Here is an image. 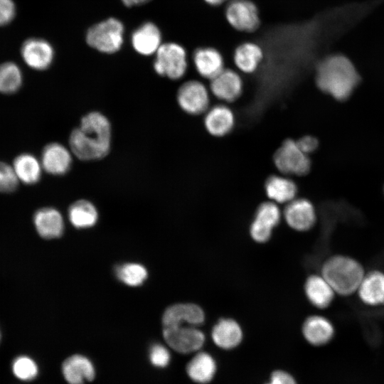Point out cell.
I'll return each instance as SVG.
<instances>
[{
  "label": "cell",
  "instance_id": "cell-1",
  "mask_svg": "<svg viewBox=\"0 0 384 384\" xmlns=\"http://www.w3.org/2000/svg\"><path fill=\"white\" fill-rule=\"evenodd\" d=\"M111 144V123L99 111H91L82 116L68 138V147L73 156L84 161L105 158L110 153Z\"/></svg>",
  "mask_w": 384,
  "mask_h": 384
},
{
  "label": "cell",
  "instance_id": "cell-2",
  "mask_svg": "<svg viewBox=\"0 0 384 384\" xmlns=\"http://www.w3.org/2000/svg\"><path fill=\"white\" fill-rule=\"evenodd\" d=\"M360 79L353 63L341 54L326 58L316 70L317 86L339 101L346 100L351 95Z\"/></svg>",
  "mask_w": 384,
  "mask_h": 384
},
{
  "label": "cell",
  "instance_id": "cell-3",
  "mask_svg": "<svg viewBox=\"0 0 384 384\" xmlns=\"http://www.w3.org/2000/svg\"><path fill=\"white\" fill-rule=\"evenodd\" d=\"M365 271L356 260L337 255L328 258L322 265L321 275L336 294L349 296L357 291Z\"/></svg>",
  "mask_w": 384,
  "mask_h": 384
},
{
  "label": "cell",
  "instance_id": "cell-4",
  "mask_svg": "<svg viewBox=\"0 0 384 384\" xmlns=\"http://www.w3.org/2000/svg\"><path fill=\"white\" fill-rule=\"evenodd\" d=\"M124 27L115 18H109L92 26L87 31L85 40L88 46L104 53L117 52L124 41Z\"/></svg>",
  "mask_w": 384,
  "mask_h": 384
},
{
  "label": "cell",
  "instance_id": "cell-5",
  "mask_svg": "<svg viewBox=\"0 0 384 384\" xmlns=\"http://www.w3.org/2000/svg\"><path fill=\"white\" fill-rule=\"evenodd\" d=\"M188 67L185 48L174 42L162 43L156 53L153 68L156 74L171 80H178Z\"/></svg>",
  "mask_w": 384,
  "mask_h": 384
},
{
  "label": "cell",
  "instance_id": "cell-6",
  "mask_svg": "<svg viewBox=\"0 0 384 384\" xmlns=\"http://www.w3.org/2000/svg\"><path fill=\"white\" fill-rule=\"evenodd\" d=\"M163 336L169 347L185 354L199 351L206 341L204 333L198 326L188 324L163 327Z\"/></svg>",
  "mask_w": 384,
  "mask_h": 384
},
{
  "label": "cell",
  "instance_id": "cell-7",
  "mask_svg": "<svg viewBox=\"0 0 384 384\" xmlns=\"http://www.w3.org/2000/svg\"><path fill=\"white\" fill-rule=\"evenodd\" d=\"M274 161L278 170L287 175L302 176L307 174L311 167L308 155L292 139L283 142L276 151Z\"/></svg>",
  "mask_w": 384,
  "mask_h": 384
},
{
  "label": "cell",
  "instance_id": "cell-8",
  "mask_svg": "<svg viewBox=\"0 0 384 384\" xmlns=\"http://www.w3.org/2000/svg\"><path fill=\"white\" fill-rule=\"evenodd\" d=\"M281 216L280 209L276 203L267 201L260 204L250 227L252 239L258 243L270 240L273 229L280 222Z\"/></svg>",
  "mask_w": 384,
  "mask_h": 384
},
{
  "label": "cell",
  "instance_id": "cell-9",
  "mask_svg": "<svg viewBox=\"0 0 384 384\" xmlns=\"http://www.w3.org/2000/svg\"><path fill=\"white\" fill-rule=\"evenodd\" d=\"M179 107L190 114H200L208 109L210 97L206 87L197 80L184 82L176 95Z\"/></svg>",
  "mask_w": 384,
  "mask_h": 384
},
{
  "label": "cell",
  "instance_id": "cell-10",
  "mask_svg": "<svg viewBox=\"0 0 384 384\" xmlns=\"http://www.w3.org/2000/svg\"><path fill=\"white\" fill-rule=\"evenodd\" d=\"M225 17L229 24L240 31H253L260 23L258 10L249 0L230 1L225 9Z\"/></svg>",
  "mask_w": 384,
  "mask_h": 384
},
{
  "label": "cell",
  "instance_id": "cell-11",
  "mask_svg": "<svg viewBox=\"0 0 384 384\" xmlns=\"http://www.w3.org/2000/svg\"><path fill=\"white\" fill-rule=\"evenodd\" d=\"M283 215L287 224L299 232L309 230L316 222L314 206L306 198H294L287 203Z\"/></svg>",
  "mask_w": 384,
  "mask_h": 384
},
{
  "label": "cell",
  "instance_id": "cell-12",
  "mask_svg": "<svg viewBox=\"0 0 384 384\" xmlns=\"http://www.w3.org/2000/svg\"><path fill=\"white\" fill-rule=\"evenodd\" d=\"M73 156L69 147L58 142H52L43 148L41 162L46 173L62 176L70 171Z\"/></svg>",
  "mask_w": 384,
  "mask_h": 384
},
{
  "label": "cell",
  "instance_id": "cell-13",
  "mask_svg": "<svg viewBox=\"0 0 384 384\" xmlns=\"http://www.w3.org/2000/svg\"><path fill=\"white\" fill-rule=\"evenodd\" d=\"M21 56L28 66L36 70L50 67L54 58V49L46 40L31 38L26 40L21 48Z\"/></svg>",
  "mask_w": 384,
  "mask_h": 384
},
{
  "label": "cell",
  "instance_id": "cell-14",
  "mask_svg": "<svg viewBox=\"0 0 384 384\" xmlns=\"http://www.w3.org/2000/svg\"><path fill=\"white\" fill-rule=\"evenodd\" d=\"M206 319L203 309L193 303H178L169 306L162 316L163 327L179 324L198 326Z\"/></svg>",
  "mask_w": 384,
  "mask_h": 384
},
{
  "label": "cell",
  "instance_id": "cell-15",
  "mask_svg": "<svg viewBox=\"0 0 384 384\" xmlns=\"http://www.w3.org/2000/svg\"><path fill=\"white\" fill-rule=\"evenodd\" d=\"M62 374L68 384H85L92 380L96 369L87 356L75 353L67 357L61 366Z\"/></svg>",
  "mask_w": 384,
  "mask_h": 384
},
{
  "label": "cell",
  "instance_id": "cell-16",
  "mask_svg": "<svg viewBox=\"0 0 384 384\" xmlns=\"http://www.w3.org/2000/svg\"><path fill=\"white\" fill-rule=\"evenodd\" d=\"M210 89L216 98L230 102L240 95L242 90V80L234 70L224 69L210 80Z\"/></svg>",
  "mask_w": 384,
  "mask_h": 384
},
{
  "label": "cell",
  "instance_id": "cell-17",
  "mask_svg": "<svg viewBox=\"0 0 384 384\" xmlns=\"http://www.w3.org/2000/svg\"><path fill=\"white\" fill-rule=\"evenodd\" d=\"M302 331L305 340L314 346L327 344L335 334V329L331 321L321 315L307 317L303 323Z\"/></svg>",
  "mask_w": 384,
  "mask_h": 384
},
{
  "label": "cell",
  "instance_id": "cell-18",
  "mask_svg": "<svg viewBox=\"0 0 384 384\" xmlns=\"http://www.w3.org/2000/svg\"><path fill=\"white\" fill-rule=\"evenodd\" d=\"M133 48L144 56L155 54L161 43L159 28L152 22H145L134 31L131 36Z\"/></svg>",
  "mask_w": 384,
  "mask_h": 384
},
{
  "label": "cell",
  "instance_id": "cell-19",
  "mask_svg": "<svg viewBox=\"0 0 384 384\" xmlns=\"http://www.w3.org/2000/svg\"><path fill=\"white\" fill-rule=\"evenodd\" d=\"M242 337L240 325L231 318L219 319L211 330V338L214 343L225 350L236 348L242 342Z\"/></svg>",
  "mask_w": 384,
  "mask_h": 384
},
{
  "label": "cell",
  "instance_id": "cell-20",
  "mask_svg": "<svg viewBox=\"0 0 384 384\" xmlns=\"http://www.w3.org/2000/svg\"><path fill=\"white\" fill-rule=\"evenodd\" d=\"M360 300L366 305L378 306L384 304V272L373 270L365 274L356 291Z\"/></svg>",
  "mask_w": 384,
  "mask_h": 384
},
{
  "label": "cell",
  "instance_id": "cell-21",
  "mask_svg": "<svg viewBox=\"0 0 384 384\" xmlns=\"http://www.w3.org/2000/svg\"><path fill=\"white\" fill-rule=\"evenodd\" d=\"M304 292L309 302L316 308L329 307L334 299L336 292L321 274L309 276L304 283Z\"/></svg>",
  "mask_w": 384,
  "mask_h": 384
},
{
  "label": "cell",
  "instance_id": "cell-22",
  "mask_svg": "<svg viewBox=\"0 0 384 384\" xmlns=\"http://www.w3.org/2000/svg\"><path fill=\"white\" fill-rule=\"evenodd\" d=\"M193 63L198 74L212 80L224 70V60L220 53L210 47L197 49L193 56Z\"/></svg>",
  "mask_w": 384,
  "mask_h": 384
},
{
  "label": "cell",
  "instance_id": "cell-23",
  "mask_svg": "<svg viewBox=\"0 0 384 384\" xmlns=\"http://www.w3.org/2000/svg\"><path fill=\"white\" fill-rule=\"evenodd\" d=\"M235 124L233 111L223 105L208 110L204 117L206 130L213 136L222 137L229 133Z\"/></svg>",
  "mask_w": 384,
  "mask_h": 384
},
{
  "label": "cell",
  "instance_id": "cell-24",
  "mask_svg": "<svg viewBox=\"0 0 384 384\" xmlns=\"http://www.w3.org/2000/svg\"><path fill=\"white\" fill-rule=\"evenodd\" d=\"M33 222L38 234L43 238H58L63 232L62 215L53 208L38 210L33 216Z\"/></svg>",
  "mask_w": 384,
  "mask_h": 384
},
{
  "label": "cell",
  "instance_id": "cell-25",
  "mask_svg": "<svg viewBox=\"0 0 384 384\" xmlns=\"http://www.w3.org/2000/svg\"><path fill=\"white\" fill-rule=\"evenodd\" d=\"M186 370L193 381L206 384L213 379L217 365L215 360L210 353L198 351L187 363Z\"/></svg>",
  "mask_w": 384,
  "mask_h": 384
},
{
  "label": "cell",
  "instance_id": "cell-26",
  "mask_svg": "<svg viewBox=\"0 0 384 384\" xmlns=\"http://www.w3.org/2000/svg\"><path fill=\"white\" fill-rule=\"evenodd\" d=\"M12 166L18 181L28 185L38 182L43 170L41 160L28 153L17 156Z\"/></svg>",
  "mask_w": 384,
  "mask_h": 384
},
{
  "label": "cell",
  "instance_id": "cell-27",
  "mask_svg": "<svg viewBox=\"0 0 384 384\" xmlns=\"http://www.w3.org/2000/svg\"><path fill=\"white\" fill-rule=\"evenodd\" d=\"M265 191L273 202L288 203L295 198L297 187L295 183L287 177L272 176L265 183Z\"/></svg>",
  "mask_w": 384,
  "mask_h": 384
},
{
  "label": "cell",
  "instance_id": "cell-28",
  "mask_svg": "<svg viewBox=\"0 0 384 384\" xmlns=\"http://www.w3.org/2000/svg\"><path fill=\"white\" fill-rule=\"evenodd\" d=\"M263 58L261 47L252 42L240 45L234 53V63L236 67L245 73L255 72Z\"/></svg>",
  "mask_w": 384,
  "mask_h": 384
},
{
  "label": "cell",
  "instance_id": "cell-29",
  "mask_svg": "<svg viewBox=\"0 0 384 384\" xmlns=\"http://www.w3.org/2000/svg\"><path fill=\"white\" fill-rule=\"evenodd\" d=\"M68 218L75 228H90L97 223L98 213L93 203L87 200L80 199L70 206Z\"/></svg>",
  "mask_w": 384,
  "mask_h": 384
},
{
  "label": "cell",
  "instance_id": "cell-30",
  "mask_svg": "<svg viewBox=\"0 0 384 384\" xmlns=\"http://www.w3.org/2000/svg\"><path fill=\"white\" fill-rule=\"evenodd\" d=\"M22 73L19 67L13 62L0 64V92L13 94L22 84Z\"/></svg>",
  "mask_w": 384,
  "mask_h": 384
},
{
  "label": "cell",
  "instance_id": "cell-31",
  "mask_svg": "<svg viewBox=\"0 0 384 384\" xmlns=\"http://www.w3.org/2000/svg\"><path fill=\"white\" fill-rule=\"evenodd\" d=\"M115 274L124 284L136 287L141 285L147 277L146 268L139 263H125L116 267Z\"/></svg>",
  "mask_w": 384,
  "mask_h": 384
},
{
  "label": "cell",
  "instance_id": "cell-32",
  "mask_svg": "<svg viewBox=\"0 0 384 384\" xmlns=\"http://www.w3.org/2000/svg\"><path fill=\"white\" fill-rule=\"evenodd\" d=\"M11 370L15 377L23 381H31L38 375L36 362L29 356H19L11 363Z\"/></svg>",
  "mask_w": 384,
  "mask_h": 384
},
{
  "label": "cell",
  "instance_id": "cell-33",
  "mask_svg": "<svg viewBox=\"0 0 384 384\" xmlns=\"http://www.w3.org/2000/svg\"><path fill=\"white\" fill-rule=\"evenodd\" d=\"M18 179L13 166L0 161V192L9 193L18 186Z\"/></svg>",
  "mask_w": 384,
  "mask_h": 384
},
{
  "label": "cell",
  "instance_id": "cell-34",
  "mask_svg": "<svg viewBox=\"0 0 384 384\" xmlns=\"http://www.w3.org/2000/svg\"><path fill=\"white\" fill-rule=\"evenodd\" d=\"M149 359L153 366L164 368L170 363L171 353L165 346L156 343L149 348Z\"/></svg>",
  "mask_w": 384,
  "mask_h": 384
},
{
  "label": "cell",
  "instance_id": "cell-35",
  "mask_svg": "<svg viewBox=\"0 0 384 384\" xmlns=\"http://www.w3.org/2000/svg\"><path fill=\"white\" fill-rule=\"evenodd\" d=\"M15 14L16 6L12 0H0V26L9 23Z\"/></svg>",
  "mask_w": 384,
  "mask_h": 384
},
{
  "label": "cell",
  "instance_id": "cell-36",
  "mask_svg": "<svg viewBox=\"0 0 384 384\" xmlns=\"http://www.w3.org/2000/svg\"><path fill=\"white\" fill-rule=\"evenodd\" d=\"M266 384H297L294 377L289 373L277 370L272 372L270 382Z\"/></svg>",
  "mask_w": 384,
  "mask_h": 384
},
{
  "label": "cell",
  "instance_id": "cell-37",
  "mask_svg": "<svg viewBox=\"0 0 384 384\" xmlns=\"http://www.w3.org/2000/svg\"><path fill=\"white\" fill-rule=\"evenodd\" d=\"M297 143L302 151L307 155L314 151L319 145L317 139L312 136H304L297 141Z\"/></svg>",
  "mask_w": 384,
  "mask_h": 384
},
{
  "label": "cell",
  "instance_id": "cell-38",
  "mask_svg": "<svg viewBox=\"0 0 384 384\" xmlns=\"http://www.w3.org/2000/svg\"><path fill=\"white\" fill-rule=\"evenodd\" d=\"M127 6H132L144 4L150 0H121Z\"/></svg>",
  "mask_w": 384,
  "mask_h": 384
},
{
  "label": "cell",
  "instance_id": "cell-39",
  "mask_svg": "<svg viewBox=\"0 0 384 384\" xmlns=\"http://www.w3.org/2000/svg\"><path fill=\"white\" fill-rule=\"evenodd\" d=\"M227 0H204L208 4L211 6H218L223 4Z\"/></svg>",
  "mask_w": 384,
  "mask_h": 384
},
{
  "label": "cell",
  "instance_id": "cell-40",
  "mask_svg": "<svg viewBox=\"0 0 384 384\" xmlns=\"http://www.w3.org/2000/svg\"><path fill=\"white\" fill-rule=\"evenodd\" d=\"M0 338H1V334H0Z\"/></svg>",
  "mask_w": 384,
  "mask_h": 384
}]
</instances>
